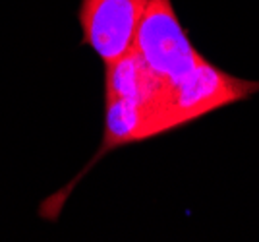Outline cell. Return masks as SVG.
Segmentation results:
<instances>
[{"instance_id": "6da1fadb", "label": "cell", "mask_w": 259, "mask_h": 242, "mask_svg": "<svg viewBox=\"0 0 259 242\" xmlns=\"http://www.w3.org/2000/svg\"><path fill=\"white\" fill-rule=\"evenodd\" d=\"M259 82L242 79L203 60L180 82L168 84L164 99L155 110V134L162 136L228 105L249 99Z\"/></svg>"}, {"instance_id": "7a4b0ae2", "label": "cell", "mask_w": 259, "mask_h": 242, "mask_svg": "<svg viewBox=\"0 0 259 242\" xmlns=\"http://www.w3.org/2000/svg\"><path fill=\"white\" fill-rule=\"evenodd\" d=\"M134 51L153 74L168 84L180 82L205 60L184 29L172 0H149Z\"/></svg>"}, {"instance_id": "3957f363", "label": "cell", "mask_w": 259, "mask_h": 242, "mask_svg": "<svg viewBox=\"0 0 259 242\" xmlns=\"http://www.w3.org/2000/svg\"><path fill=\"white\" fill-rule=\"evenodd\" d=\"M149 0H81L77 22L81 45L108 66L136 49L140 23Z\"/></svg>"}]
</instances>
